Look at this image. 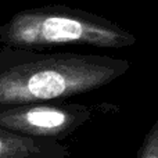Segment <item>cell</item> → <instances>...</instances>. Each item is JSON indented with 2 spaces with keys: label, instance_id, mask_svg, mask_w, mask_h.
Returning a JSON list of instances; mask_svg holds the SVG:
<instances>
[{
  "label": "cell",
  "instance_id": "6da1fadb",
  "mask_svg": "<svg viewBox=\"0 0 158 158\" xmlns=\"http://www.w3.org/2000/svg\"><path fill=\"white\" fill-rule=\"evenodd\" d=\"M131 68L125 58L72 52L0 49V108L68 100L111 85Z\"/></svg>",
  "mask_w": 158,
  "mask_h": 158
},
{
  "label": "cell",
  "instance_id": "7a4b0ae2",
  "mask_svg": "<svg viewBox=\"0 0 158 158\" xmlns=\"http://www.w3.org/2000/svg\"><path fill=\"white\" fill-rule=\"evenodd\" d=\"M0 43L8 47L46 50L58 46L125 49L137 38L118 22L64 4L19 10L0 25Z\"/></svg>",
  "mask_w": 158,
  "mask_h": 158
},
{
  "label": "cell",
  "instance_id": "3957f363",
  "mask_svg": "<svg viewBox=\"0 0 158 158\" xmlns=\"http://www.w3.org/2000/svg\"><path fill=\"white\" fill-rule=\"evenodd\" d=\"M119 111L118 104L106 101L97 104L68 100L40 101L0 108V126L29 137L61 142L94 118Z\"/></svg>",
  "mask_w": 158,
  "mask_h": 158
},
{
  "label": "cell",
  "instance_id": "277c9868",
  "mask_svg": "<svg viewBox=\"0 0 158 158\" xmlns=\"http://www.w3.org/2000/svg\"><path fill=\"white\" fill-rule=\"evenodd\" d=\"M69 147L57 140L38 139L0 126V158H69Z\"/></svg>",
  "mask_w": 158,
  "mask_h": 158
},
{
  "label": "cell",
  "instance_id": "5b68a950",
  "mask_svg": "<svg viewBox=\"0 0 158 158\" xmlns=\"http://www.w3.org/2000/svg\"><path fill=\"white\" fill-rule=\"evenodd\" d=\"M136 158H158V119L144 135Z\"/></svg>",
  "mask_w": 158,
  "mask_h": 158
}]
</instances>
